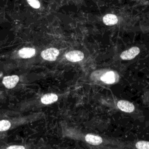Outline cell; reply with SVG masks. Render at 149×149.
I'll use <instances>...</instances> for the list:
<instances>
[{
	"label": "cell",
	"mask_w": 149,
	"mask_h": 149,
	"mask_svg": "<svg viewBox=\"0 0 149 149\" xmlns=\"http://www.w3.org/2000/svg\"><path fill=\"white\" fill-rule=\"evenodd\" d=\"M86 141L93 145H100L102 142V139L99 136L93 134H87L85 137Z\"/></svg>",
	"instance_id": "7"
},
{
	"label": "cell",
	"mask_w": 149,
	"mask_h": 149,
	"mask_svg": "<svg viewBox=\"0 0 149 149\" xmlns=\"http://www.w3.org/2000/svg\"><path fill=\"white\" fill-rule=\"evenodd\" d=\"M7 148H24V147L22 146H12L8 147Z\"/></svg>",
	"instance_id": "14"
},
{
	"label": "cell",
	"mask_w": 149,
	"mask_h": 149,
	"mask_svg": "<svg viewBox=\"0 0 149 149\" xmlns=\"http://www.w3.org/2000/svg\"><path fill=\"white\" fill-rule=\"evenodd\" d=\"M58 98V95L55 94H47L41 97V101L42 104L47 105L57 101Z\"/></svg>",
	"instance_id": "10"
},
{
	"label": "cell",
	"mask_w": 149,
	"mask_h": 149,
	"mask_svg": "<svg viewBox=\"0 0 149 149\" xmlns=\"http://www.w3.org/2000/svg\"><path fill=\"white\" fill-rule=\"evenodd\" d=\"M36 50L32 48H23L19 51V55L22 58H30L34 55Z\"/></svg>",
	"instance_id": "8"
},
{
	"label": "cell",
	"mask_w": 149,
	"mask_h": 149,
	"mask_svg": "<svg viewBox=\"0 0 149 149\" xmlns=\"http://www.w3.org/2000/svg\"><path fill=\"white\" fill-rule=\"evenodd\" d=\"M117 106L121 111L126 112H132L134 109V105L126 100H120L117 103Z\"/></svg>",
	"instance_id": "5"
},
{
	"label": "cell",
	"mask_w": 149,
	"mask_h": 149,
	"mask_svg": "<svg viewBox=\"0 0 149 149\" xmlns=\"http://www.w3.org/2000/svg\"><path fill=\"white\" fill-rule=\"evenodd\" d=\"M103 22L108 26H112L118 23V19L116 15L113 14H107L103 17Z\"/></svg>",
	"instance_id": "9"
},
{
	"label": "cell",
	"mask_w": 149,
	"mask_h": 149,
	"mask_svg": "<svg viewBox=\"0 0 149 149\" xmlns=\"http://www.w3.org/2000/svg\"><path fill=\"white\" fill-rule=\"evenodd\" d=\"M59 54V51L55 48H49L42 51L41 53L42 58L47 61H55Z\"/></svg>",
	"instance_id": "1"
},
{
	"label": "cell",
	"mask_w": 149,
	"mask_h": 149,
	"mask_svg": "<svg viewBox=\"0 0 149 149\" xmlns=\"http://www.w3.org/2000/svg\"><path fill=\"white\" fill-rule=\"evenodd\" d=\"M66 58L70 62H78L84 58V54L82 52L78 50H74L68 52L66 55Z\"/></svg>",
	"instance_id": "4"
},
{
	"label": "cell",
	"mask_w": 149,
	"mask_h": 149,
	"mask_svg": "<svg viewBox=\"0 0 149 149\" xmlns=\"http://www.w3.org/2000/svg\"><path fill=\"white\" fill-rule=\"evenodd\" d=\"M136 147L138 149H148L149 143L146 141H139L136 144Z\"/></svg>",
	"instance_id": "12"
},
{
	"label": "cell",
	"mask_w": 149,
	"mask_h": 149,
	"mask_svg": "<svg viewBox=\"0 0 149 149\" xmlns=\"http://www.w3.org/2000/svg\"><path fill=\"white\" fill-rule=\"evenodd\" d=\"M140 53V49L137 47H133L123 51L120 54V58L123 60H130L135 58Z\"/></svg>",
	"instance_id": "2"
},
{
	"label": "cell",
	"mask_w": 149,
	"mask_h": 149,
	"mask_svg": "<svg viewBox=\"0 0 149 149\" xmlns=\"http://www.w3.org/2000/svg\"><path fill=\"white\" fill-rule=\"evenodd\" d=\"M28 3L33 8L38 9L40 7V3L38 0H27Z\"/></svg>",
	"instance_id": "13"
},
{
	"label": "cell",
	"mask_w": 149,
	"mask_h": 149,
	"mask_svg": "<svg viewBox=\"0 0 149 149\" xmlns=\"http://www.w3.org/2000/svg\"><path fill=\"white\" fill-rule=\"evenodd\" d=\"M10 123L8 120H0V132L8 130L10 127Z\"/></svg>",
	"instance_id": "11"
},
{
	"label": "cell",
	"mask_w": 149,
	"mask_h": 149,
	"mask_svg": "<svg viewBox=\"0 0 149 149\" xmlns=\"http://www.w3.org/2000/svg\"><path fill=\"white\" fill-rule=\"evenodd\" d=\"M118 75L113 71H108L101 77V80L107 84L115 83L118 79Z\"/></svg>",
	"instance_id": "6"
},
{
	"label": "cell",
	"mask_w": 149,
	"mask_h": 149,
	"mask_svg": "<svg viewBox=\"0 0 149 149\" xmlns=\"http://www.w3.org/2000/svg\"><path fill=\"white\" fill-rule=\"evenodd\" d=\"M19 80V76L17 75H12L5 76L3 78L2 83L3 85L8 88H12L16 84L18 83Z\"/></svg>",
	"instance_id": "3"
}]
</instances>
